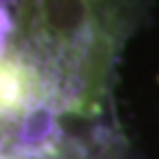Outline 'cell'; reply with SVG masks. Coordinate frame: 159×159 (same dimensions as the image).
<instances>
[{
    "label": "cell",
    "mask_w": 159,
    "mask_h": 159,
    "mask_svg": "<svg viewBox=\"0 0 159 159\" xmlns=\"http://www.w3.org/2000/svg\"><path fill=\"white\" fill-rule=\"evenodd\" d=\"M137 0H31L33 33L82 102H97Z\"/></svg>",
    "instance_id": "1"
}]
</instances>
